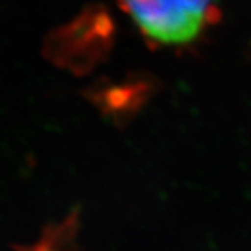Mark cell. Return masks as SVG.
I'll use <instances>...</instances> for the list:
<instances>
[{
    "instance_id": "6da1fadb",
    "label": "cell",
    "mask_w": 251,
    "mask_h": 251,
    "mask_svg": "<svg viewBox=\"0 0 251 251\" xmlns=\"http://www.w3.org/2000/svg\"><path fill=\"white\" fill-rule=\"evenodd\" d=\"M120 7L153 45H184L219 17L211 1H126Z\"/></svg>"
}]
</instances>
